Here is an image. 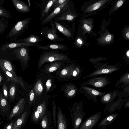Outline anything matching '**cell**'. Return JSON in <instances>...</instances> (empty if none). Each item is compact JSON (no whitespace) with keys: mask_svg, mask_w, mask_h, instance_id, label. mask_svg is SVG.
Listing matches in <instances>:
<instances>
[{"mask_svg":"<svg viewBox=\"0 0 129 129\" xmlns=\"http://www.w3.org/2000/svg\"><path fill=\"white\" fill-rule=\"evenodd\" d=\"M111 38L112 36L110 35H108L104 38V41L107 42H109L111 40Z\"/></svg>","mask_w":129,"mask_h":129,"instance_id":"7dc6e473","label":"cell"},{"mask_svg":"<svg viewBox=\"0 0 129 129\" xmlns=\"http://www.w3.org/2000/svg\"><path fill=\"white\" fill-rule=\"evenodd\" d=\"M18 118H15L6 124L4 125L3 129H12L13 125L16 119Z\"/></svg>","mask_w":129,"mask_h":129,"instance_id":"b9f144b4","label":"cell"},{"mask_svg":"<svg viewBox=\"0 0 129 129\" xmlns=\"http://www.w3.org/2000/svg\"><path fill=\"white\" fill-rule=\"evenodd\" d=\"M29 47L25 46L11 49L13 50L12 54L22 63L26 64L30 60Z\"/></svg>","mask_w":129,"mask_h":129,"instance_id":"ba28073f","label":"cell"},{"mask_svg":"<svg viewBox=\"0 0 129 129\" xmlns=\"http://www.w3.org/2000/svg\"><path fill=\"white\" fill-rule=\"evenodd\" d=\"M57 118L58 129H66L67 123L66 117L59 106L57 108Z\"/></svg>","mask_w":129,"mask_h":129,"instance_id":"d4e9b609","label":"cell"},{"mask_svg":"<svg viewBox=\"0 0 129 129\" xmlns=\"http://www.w3.org/2000/svg\"><path fill=\"white\" fill-rule=\"evenodd\" d=\"M119 82L124 83L125 84L129 85V73H127L122 76L120 79Z\"/></svg>","mask_w":129,"mask_h":129,"instance_id":"ab89813d","label":"cell"},{"mask_svg":"<svg viewBox=\"0 0 129 129\" xmlns=\"http://www.w3.org/2000/svg\"><path fill=\"white\" fill-rule=\"evenodd\" d=\"M66 1V0H56L53 6L55 9L63 4Z\"/></svg>","mask_w":129,"mask_h":129,"instance_id":"ee69618b","label":"cell"},{"mask_svg":"<svg viewBox=\"0 0 129 129\" xmlns=\"http://www.w3.org/2000/svg\"><path fill=\"white\" fill-rule=\"evenodd\" d=\"M9 20L4 18L0 17V35L2 34L8 27Z\"/></svg>","mask_w":129,"mask_h":129,"instance_id":"1f68e13d","label":"cell"},{"mask_svg":"<svg viewBox=\"0 0 129 129\" xmlns=\"http://www.w3.org/2000/svg\"><path fill=\"white\" fill-rule=\"evenodd\" d=\"M58 61H64L66 63L68 64L73 62L66 54L57 51H43L40 54L38 62V68L39 69L46 62Z\"/></svg>","mask_w":129,"mask_h":129,"instance_id":"6da1fadb","label":"cell"},{"mask_svg":"<svg viewBox=\"0 0 129 129\" xmlns=\"http://www.w3.org/2000/svg\"><path fill=\"white\" fill-rule=\"evenodd\" d=\"M104 60V59L101 57H96L90 58L88 60L90 62L94 65L95 70H96L104 64L100 62Z\"/></svg>","mask_w":129,"mask_h":129,"instance_id":"e575fe53","label":"cell"},{"mask_svg":"<svg viewBox=\"0 0 129 129\" xmlns=\"http://www.w3.org/2000/svg\"><path fill=\"white\" fill-rule=\"evenodd\" d=\"M105 1L104 0L100 1L91 5L86 9L85 11L89 12L97 10L102 5Z\"/></svg>","mask_w":129,"mask_h":129,"instance_id":"d6a6232c","label":"cell"},{"mask_svg":"<svg viewBox=\"0 0 129 129\" xmlns=\"http://www.w3.org/2000/svg\"><path fill=\"white\" fill-rule=\"evenodd\" d=\"M66 62L63 61H58L51 62L45 66V70L47 74L56 72V75L66 66Z\"/></svg>","mask_w":129,"mask_h":129,"instance_id":"4fadbf2b","label":"cell"},{"mask_svg":"<svg viewBox=\"0 0 129 129\" xmlns=\"http://www.w3.org/2000/svg\"><path fill=\"white\" fill-rule=\"evenodd\" d=\"M118 68V67L108 65L107 63H104L92 73L84 77L83 78L92 77L100 74H109L117 70Z\"/></svg>","mask_w":129,"mask_h":129,"instance_id":"8fae6325","label":"cell"},{"mask_svg":"<svg viewBox=\"0 0 129 129\" xmlns=\"http://www.w3.org/2000/svg\"><path fill=\"white\" fill-rule=\"evenodd\" d=\"M68 1L66 0L63 4L55 9L50 13L48 14L44 18L41 22L40 26L41 27L45 25L53 18L60 12L63 8L66 5Z\"/></svg>","mask_w":129,"mask_h":129,"instance_id":"44dd1931","label":"cell"},{"mask_svg":"<svg viewBox=\"0 0 129 129\" xmlns=\"http://www.w3.org/2000/svg\"><path fill=\"white\" fill-rule=\"evenodd\" d=\"M31 19L27 18L17 22L8 34L6 38L10 41H15L19 39L28 28Z\"/></svg>","mask_w":129,"mask_h":129,"instance_id":"7a4b0ae2","label":"cell"},{"mask_svg":"<svg viewBox=\"0 0 129 129\" xmlns=\"http://www.w3.org/2000/svg\"><path fill=\"white\" fill-rule=\"evenodd\" d=\"M0 67L1 70L5 76L7 83H8L10 81H11L16 84L20 83L24 88H25L24 84L21 78L14 75L6 70L3 66H0Z\"/></svg>","mask_w":129,"mask_h":129,"instance_id":"ac0fdd59","label":"cell"},{"mask_svg":"<svg viewBox=\"0 0 129 129\" xmlns=\"http://www.w3.org/2000/svg\"><path fill=\"white\" fill-rule=\"evenodd\" d=\"M52 118L53 129H55L57 125V118L56 115L57 105L55 102H52Z\"/></svg>","mask_w":129,"mask_h":129,"instance_id":"836d02e7","label":"cell"},{"mask_svg":"<svg viewBox=\"0 0 129 129\" xmlns=\"http://www.w3.org/2000/svg\"><path fill=\"white\" fill-rule=\"evenodd\" d=\"M31 112L30 109L26 108L23 113L15 120L12 129H22L26 124Z\"/></svg>","mask_w":129,"mask_h":129,"instance_id":"7c38bea8","label":"cell"},{"mask_svg":"<svg viewBox=\"0 0 129 129\" xmlns=\"http://www.w3.org/2000/svg\"><path fill=\"white\" fill-rule=\"evenodd\" d=\"M124 90L126 92L129 93V85Z\"/></svg>","mask_w":129,"mask_h":129,"instance_id":"f907efd6","label":"cell"},{"mask_svg":"<svg viewBox=\"0 0 129 129\" xmlns=\"http://www.w3.org/2000/svg\"><path fill=\"white\" fill-rule=\"evenodd\" d=\"M83 102L74 103L72 108H70L72 125L74 129L78 128L86 114L83 111Z\"/></svg>","mask_w":129,"mask_h":129,"instance_id":"3957f363","label":"cell"},{"mask_svg":"<svg viewBox=\"0 0 129 129\" xmlns=\"http://www.w3.org/2000/svg\"><path fill=\"white\" fill-rule=\"evenodd\" d=\"M83 44V42L82 39L80 37L77 38L75 44L78 47H81Z\"/></svg>","mask_w":129,"mask_h":129,"instance_id":"bcb514c9","label":"cell"},{"mask_svg":"<svg viewBox=\"0 0 129 129\" xmlns=\"http://www.w3.org/2000/svg\"><path fill=\"white\" fill-rule=\"evenodd\" d=\"M42 40V38L34 34H31L27 37L23 38H21L14 42L38 45V44Z\"/></svg>","mask_w":129,"mask_h":129,"instance_id":"cb8c5ba5","label":"cell"},{"mask_svg":"<svg viewBox=\"0 0 129 129\" xmlns=\"http://www.w3.org/2000/svg\"><path fill=\"white\" fill-rule=\"evenodd\" d=\"M53 80L50 78L47 80L45 84L46 89L47 92L50 91L52 85Z\"/></svg>","mask_w":129,"mask_h":129,"instance_id":"7bdbcfd3","label":"cell"},{"mask_svg":"<svg viewBox=\"0 0 129 129\" xmlns=\"http://www.w3.org/2000/svg\"><path fill=\"white\" fill-rule=\"evenodd\" d=\"M101 116V112H99L87 119L79 129H92L98 122Z\"/></svg>","mask_w":129,"mask_h":129,"instance_id":"5bb4252c","label":"cell"},{"mask_svg":"<svg viewBox=\"0 0 129 129\" xmlns=\"http://www.w3.org/2000/svg\"><path fill=\"white\" fill-rule=\"evenodd\" d=\"M75 17L74 15L67 14L64 16H61L59 17H56L54 18L56 20H66L68 21L72 20Z\"/></svg>","mask_w":129,"mask_h":129,"instance_id":"74e56055","label":"cell"},{"mask_svg":"<svg viewBox=\"0 0 129 129\" xmlns=\"http://www.w3.org/2000/svg\"><path fill=\"white\" fill-rule=\"evenodd\" d=\"M16 89L14 83H12L10 85L9 89V96L10 99L13 100L15 97Z\"/></svg>","mask_w":129,"mask_h":129,"instance_id":"8d00e7d4","label":"cell"},{"mask_svg":"<svg viewBox=\"0 0 129 129\" xmlns=\"http://www.w3.org/2000/svg\"><path fill=\"white\" fill-rule=\"evenodd\" d=\"M26 103L24 98L20 99L15 105L11 111L9 117L6 119L7 121H9L15 118H18L20 117L26 108Z\"/></svg>","mask_w":129,"mask_h":129,"instance_id":"52a82bcc","label":"cell"},{"mask_svg":"<svg viewBox=\"0 0 129 129\" xmlns=\"http://www.w3.org/2000/svg\"><path fill=\"white\" fill-rule=\"evenodd\" d=\"M80 93L83 94L89 99H92L95 102L98 101L97 97L102 96L105 93L100 92L86 86H81L79 89Z\"/></svg>","mask_w":129,"mask_h":129,"instance_id":"9c48e42d","label":"cell"},{"mask_svg":"<svg viewBox=\"0 0 129 129\" xmlns=\"http://www.w3.org/2000/svg\"><path fill=\"white\" fill-rule=\"evenodd\" d=\"M126 36L127 38H129V32L127 33L126 34Z\"/></svg>","mask_w":129,"mask_h":129,"instance_id":"db71d44e","label":"cell"},{"mask_svg":"<svg viewBox=\"0 0 129 129\" xmlns=\"http://www.w3.org/2000/svg\"><path fill=\"white\" fill-rule=\"evenodd\" d=\"M38 45H35L26 43L13 42H6L2 44L0 47V50L2 52L9 49L25 46H37Z\"/></svg>","mask_w":129,"mask_h":129,"instance_id":"e0dca14e","label":"cell"},{"mask_svg":"<svg viewBox=\"0 0 129 129\" xmlns=\"http://www.w3.org/2000/svg\"><path fill=\"white\" fill-rule=\"evenodd\" d=\"M126 55L128 57H129V50L127 51L126 53Z\"/></svg>","mask_w":129,"mask_h":129,"instance_id":"11a10c76","label":"cell"},{"mask_svg":"<svg viewBox=\"0 0 129 129\" xmlns=\"http://www.w3.org/2000/svg\"><path fill=\"white\" fill-rule=\"evenodd\" d=\"M56 0L46 1L42 3L40 11V22H41L42 20L48 15V13L51 7Z\"/></svg>","mask_w":129,"mask_h":129,"instance_id":"7402d4cb","label":"cell"},{"mask_svg":"<svg viewBox=\"0 0 129 129\" xmlns=\"http://www.w3.org/2000/svg\"><path fill=\"white\" fill-rule=\"evenodd\" d=\"M109 82V79L105 77H91L85 82L83 85L85 86H91L96 88H102L107 85Z\"/></svg>","mask_w":129,"mask_h":129,"instance_id":"30bf717a","label":"cell"},{"mask_svg":"<svg viewBox=\"0 0 129 129\" xmlns=\"http://www.w3.org/2000/svg\"><path fill=\"white\" fill-rule=\"evenodd\" d=\"M17 10L21 13L30 12L31 9L29 6L24 2L19 0H11Z\"/></svg>","mask_w":129,"mask_h":129,"instance_id":"603a6c76","label":"cell"},{"mask_svg":"<svg viewBox=\"0 0 129 129\" xmlns=\"http://www.w3.org/2000/svg\"><path fill=\"white\" fill-rule=\"evenodd\" d=\"M123 3V1L122 0L119 1L117 3V6L118 7H119L121 6Z\"/></svg>","mask_w":129,"mask_h":129,"instance_id":"c3c4849f","label":"cell"},{"mask_svg":"<svg viewBox=\"0 0 129 129\" xmlns=\"http://www.w3.org/2000/svg\"><path fill=\"white\" fill-rule=\"evenodd\" d=\"M0 66H3L6 70L15 76H17L16 70L10 61L6 58H1Z\"/></svg>","mask_w":129,"mask_h":129,"instance_id":"484cf974","label":"cell"},{"mask_svg":"<svg viewBox=\"0 0 129 129\" xmlns=\"http://www.w3.org/2000/svg\"><path fill=\"white\" fill-rule=\"evenodd\" d=\"M92 21L91 19L83 20L82 21V28L85 33H89L92 31L93 26Z\"/></svg>","mask_w":129,"mask_h":129,"instance_id":"4316f807","label":"cell"},{"mask_svg":"<svg viewBox=\"0 0 129 129\" xmlns=\"http://www.w3.org/2000/svg\"><path fill=\"white\" fill-rule=\"evenodd\" d=\"M47 111V105L45 101L36 105L31 114V122L36 125L39 124L41 120Z\"/></svg>","mask_w":129,"mask_h":129,"instance_id":"277c9868","label":"cell"},{"mask_svg":"<svg viewBox=\"0 0 129 129\" xmlns=\"http://www.w3.org/2000/svg\"><path fill=\"white\" fill-rule=\"evenodd\" d=\"M51 113V111H47L41 120L39 124L41 129H53Z\"/></svg>","mask_w":129,"mask_h":129,"instance_id":"d6986e66","label":"cell"},{"mask_svg":"<svg viewBox=\"0 0 129 129\" xmlns=\"http://www.w3.org/2000/svg\"><path fill=\"white\" fill-rule=\"evenodd\" d=\"M78 88L72 83H64V86L61 87V90L63 91L64 96L67 99H72L76 95Z\"/></svg>","mask_w":129,"mask_h":129,"instance_id":"9a60e30c","label":"cell"},{"mask_svg":"<svg viewBox=\"0 0 129 129\" xmlns=\"http://www.w3.org/2000/svg\"><path fill=\"white\" fill-rule=\"evenodd\" d=\"M76 64L75 62H73L66 64L60 72L56 75L55 78L62 82L71 79L72 73Z\"/></svg>","mask_w":129,"mask_h":129,"instance_id":"8992f818","label":"cell"},{"mask_svg":"<svg viewBox=\"0 0 129 129\" xmlns=\"http://www.w3.org/2000/svg\"><path fill=\"white\" fill-rule=\"evenodd\" d=\"M53 22H54L56 28L59 31L68 37H70L71 36V34L69 30L56 21H54Z\"/></svg>","mask_w":129,"mask_h":129,"instance_id":"4dcf8cb0","label":"cell"},{"mask_svg":"<svg viewBox=\"0 0 129 129\" xmlns=\"http://www.w3.org/2000/svg\"><path fill=\"white\" fill-rule=\"evenodd\" d=\"M125 105L126 106L129 107V101L126 103Z\"/></svg>","mask_w":129,"mask_h":129,"instance_id":"f5cc1de1","label":"cell"},{"mask_svg":"<svg viewBox=\"0 0 129 129\" xmlns=\"http://www.w3.org/2000/svg\"><path fill=\"white\" fill-rule=\"evenodd\" d=\"M50 25L51 27L46 26L41 30V35L46 39L53 42L61 40V38L57 34L54 22L51 20L49 22Z\"/></svg>","mask_w":129,"mask_h":129,"instance_id":"5b68a950","label":"cell"},{"mask_svg":"<svg viewBox=\"0 0 129 129\" xmlns=\"http://www.w3.org/2000/svg\"><path fill=\"white\" fill-rule=\"evenodd\" d=\"M35 93L37 96L40 95L43 90V84L40 78H39L35 83L34 87Z\"/></svg>","mask_w":129,"mask_h":129,"instance_id":"f546056e","label":"cell"},{"mask_svg":"<svg viewBox=\"0 0 129 129\" xmlns=\"http://www.w3.org/2000/svg\"><path fill=\"white\" fill-rule=\"evenodd\" d=\"M3 78L2 75L1 73L0 74V84H1L2 82L3 81Z\"/></svg>","mask_w":129,"mask_h":129,"instance_id":"681fc988","label":"cell"},{"mask_svg":"<svg viewBox=\"0 0 129 129\" xmlns=\"http://www.w3.org/2000/svg\"><path fill=\"white\" fill-rule=\"evenodd\" d=\"M4 3V0H0V6H1Z\"/></svg>","mask_w":129,"mask_h":129,"instance_id":"816d5d0a","label":"cell"},{"mask_svg":"<svg viewBox=\"0 0 129 129\" xmlns=\"http://www.w3.org/2000/svg\"><path fill=\"white\" fill-rule=\"evenodd\" d=\"M36 47L39 49L57 51L59 50L64 51L67 48V46L65 45L52 43L46 46L41 45L38 44Z\"/></svg>","mask_w":129,"mask_h":129,"instance_id":"ffe728a7","label":"cell"},{"mask_svg":"<svg viewBox=\"0 0 129 129\" xmlns=\"http://www.w3.org/2000/svg\"><path fill=\"white\" fill-rule=\"evenodd\" d=\"M0 114L3 118L9 117L11 111V107L6 99L0 93Z\"/></svg>","mask_w":129,"mask_h":129,"instance_id":"2e32d148","label":"cell"},{"mask_svg":"<svg viewBox=\"0 0 129 129\" xmlns=\"http://www.w3.org/2000/svg\"><path fill=\"white\" fill-rule=\"evenodd\" d=\"M2 89L4 97L6 99H7L8 96V89L5 83L3 85L2 87Z\"/></svg>","mask_w":129,"mask_h":129,"instance_id":"f6af8a7d","label":"cell"},{"mask_svg":"<svg viewBox=\"0 0 129 129\" xmlns=\"http://www.w3.org/2000/svg\"><path fill=\"white\" fill-rule=\"evenodd\" d=\"M0 17L6 18H12V16L9 11L5 7L0 6Z\"/></svg>","mask_w":129,"mask_h":129,"instance_id":"d590c367","label":"cell"},{"mask_svg":"<svg viewBox=\"0 0 129 129\" xmlns=\"http://www.w3.org/2000/svg\"><path fill=\"white\" fill-rule=\"evenodd\" d=\"M106 129V128H103V129Z\"/></svg>","mask_w":129,"mask_h":129,"instance_id":"9f6ffc18","label":"cell"},{"mask_svg":"<svg viewBox=\"0 0 129 129\" xmlns=\"http://www.w3.org/2000/svg\"><path fill=\"white\" fill-rule=\"evenodd\" d=\"M82 66L76 64L72 73L71 79L74 81L79 80L82 74Z\"/></svg>","mask_w":129,"mask_h":129,"instance_id":"f1b7e54d","label":"cell"},{"mask_svg":"<svg viewBox=\"0 0 129 129\" xmlns=\"http://www.w3.org/2000/svg\"><path fill=\"white\" fill-rule=\"evenodd\" d=\"M28 102L30 106H31L33 104L35 103V93L33 89L30 91L29 95Z\"/></svg>","mask_w":129,"mask_h":129,"instance_id":"f35d334b","label":"cell"},{"mask_svg":"<svg viewBox=\"0 0 129 129\" xmlns=\"http://www.w3.org/2000/svg\"><path fill=\"white\" fill-rule=\"evenodd\" d=\"M111 94L108 93L102 96L100 100L101 102L106 103L109 102L111 100Z\"/></svg>","mask_w":129,"mask_h":129,"instance_id":"60d3db41","label":"cell"},{"mask_svg":"<svg viewBox=\"0 0 129 129\" xmlns=\"http://www.w3.org/2000/svg\"><path fill=\"white\" fill-rule=\"evenodd\" d=\"M118 115V114H113L108 116L102 120L98 125L99 127H101L110 124Z\"/></svg>","mask_w":129,"mask_h":129,"instance_id":"83f0119b","label":"cell"}]
</instances>
